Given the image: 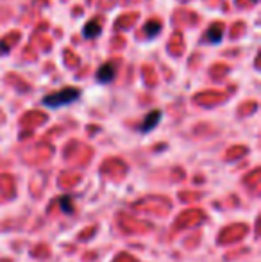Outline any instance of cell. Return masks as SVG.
<instances>
[{
  "instance_id": "6da1fadb",
  "label": "cell",
  "mask_w": 261,
  "mask_h": 262,
  "mask_svg": "<svg viewBox=\"0 0 261 262\" xmlns=\"http://www.w3.org/2000/svg\"><path fill=\"white\" fill-rule=\"evenodd\" d=\"M79 97H81V90H77V88H65V90H61V91L47 95V97L43 98V105L56 109V107L72 104V102H75Z\"/></svg>"
},
{
  "instance_id": "7a4b0ae2",
  "label": "cell",
  "mask_w": 261,
  "mask_h": 262,
  "mask_svg": "<svg viewBox=\"0 0 261 262\" xmlns=\"http://www.w3.org/2000/svg\"><path fill=\"white\" fill-rule=\"evenodd\" d=\"M161 121V111H152V113H149L145 116V120L142 121V125H139V132H150V130H154V128L157 127V123Z\"/></svg>"
},
{
  "instance_id": "3957f363",
  "label": "cell",
  "mask_w": 261,
  "mask_h": 262,
  "mask_svg": "<svg viewBox=\"0 0 261 262\" xmlns=\"http://www.w3.org/2000/svg\"><path fill=\"white\" fill-rule=\"evenodd\" d=\"M115 75H116L115 66H113L111 62H106L104 66H101V68H98V72H97V80H98V82L108 84V82H113Z\"/></svg>"
},
{
  "instance_id": "277c9868",
  "label": "cell",
  "mask_w": 261,
  "mask_h": 262,
  "mask_svg": "<svg viewBox=\"0 0 261 262\" xmlns=\"http://www.w3.org/2000/svg\"><path fill=\"white\" fill-rule=\"evenodd\" d=\"M101 25H98V21L97 20H91V21H88L86 25H84V29H83V34H84V38H90V39H95V38H98L101 36Z\"/></svg>"
},
{
  "instance_id": "5b68a950",
  "label": "cell",
  "mask_w": 261,
  "mask_h": 262,
  "mask_svg": "<svg viewBox=\"0 0 261 262\" xmlns=\"http://www.w3.org/2000/svg\"><path fill=\"white\" fill-rule=\"evenodd\" d=\"M222 34H224V25L222 24H213L209 27L208 34H206V39L209 43H218L222 39Z\"/></svg>"
},
{
  "instance_id": "8992f818",
  "label": "cell",
  "mask_w": 261,
  "mask_h": 262,
  "mask_svg": "<svg viewBox=\"0 0 261 262\" xmlns=\"http://www.w3.org/2000/svg\"><path fill=\"white\" fill-rule=\"evenodd\" d=\"M159 31H161V25H159V21H156V20L149 21V24L145 25L147 38H156V36L159 34Z\"/></svg>"
},
{
  "instance_id": "52a82bcc",
  "label": "cell",
  "mask_w": 261,
  "mask_h": 262,
  "mask_svg": "<svg viewBox=\"0 0 261 262\" xmlns=\"http://www.w3.org/2000/svg\"><path fill=\"white\" fill-rule=\"evenodd\" d=\"M59 209L63 210L65 214H72L73 212V204L70 196H61L59 198Z\"/></svg>"
}]
</instances>
